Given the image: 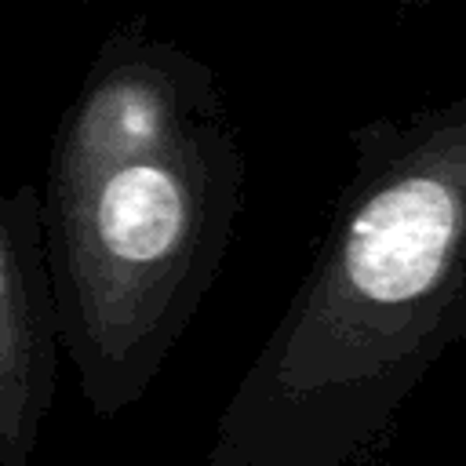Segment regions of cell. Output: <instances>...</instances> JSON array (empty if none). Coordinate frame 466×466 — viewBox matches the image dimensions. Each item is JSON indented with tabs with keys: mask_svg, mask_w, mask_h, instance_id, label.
Segmentation results:
<instances>
[{
	"mask_svg": "<svg viewBox=\"0 0 466 466\" xmlns=\"http://www.w3.org/2000/svg\"><path fill=\"white\" fill-rule=\"evenodd\" d=\"M466 273V98L353 131V171L208 466H368L448 350Z\"/></svg>",
	"mask_w": 466,
	"mask_h": 466,
	"instance_id": "2",
	"label": "cell"
},
{
	"mask_svg": "<svg viewBox=\"0 0 466 466\" xmlns=\"http://www.w3.org/2000/svg\"><path fill=\"white\" fill-rule=\"evenodd\" d=\"M444 339H448V346L466 342V273H462L459 295L451 302V313H448V324H444Z\"/></svg>",
	"mask_w": 466,
	"mask_h": 466,
	"instance_id": "4",
	"label": "cell"
},
{
	"mask_svg": "<svg viewBox=\"0 0 466 466\" xmlns=\"http://www.w3.org/2000/svg\"><path fill=\"white\" fill-rule=\"evenodd\" d=\"M58 309L40 193L0 186V466H25L58 386Z\"/></svg>",
	"mask_w": 466,
	"mask_h": 466,
	"instance_id": "3",
	"label": "cell"
},
{
	"mask_svg": "<svg viewBox=\"0 0 466 466\" xmlns=\"http://www.w3.org/2000/svg\"><path fill=\"white\" fill-rule=\"evenodd\" d=\"M240 189L237 127L211 69L138 25L113 33L36 189L62 353L98 419L149 390L200 309Z\"/></svg>",
	"mask_w": 466,
	"mask_h": 466,
	"instance_id": "1",
	"label": "cell"
}]
</instances>
